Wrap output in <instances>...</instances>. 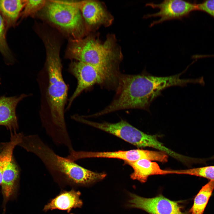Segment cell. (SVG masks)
<instances>
[{"instance_id": "2", "label": "cell", "mask_w": 214, "mask_h": 214, "mask_svg": "<svg viewBox=\"0 0 214 214\" xmlns=\"http://www.w3.org/2000/svg\"><path fill=\"white\" fill-rule=\"evenodd\" d=\"M186 71L168 76L153 75L145 71L140 74H120L116 93L112 102L98 112L102 116L122 110L139 109L149 111L151 103L163 89L174 86H184L195 83V79H182Z\"/></svg>"}, {"instance_id": "22", "label": "cell", "mask_w": 214, "mask_h": 214, "mask_svg": "<svg viewBox=\"0 0 214 214\" xmlns=\"http://www.w3.org/2000/svg\"><path fill=\"white\" fill-rule=\"evenodd\" d=\"M0 81H1V79L0 78V84H1Z\"/></svg>"}, {"instance_id": "3", "label": "cell", "mask_w": 214, "mask_h": 214, "mask_svg": "<svg viewBox=\"0 0 214 214\" xmlns=\"http://www.w3.org/2000/svg\"><path fill=\"white\" fill-rule=\"evenodd\" d=\"M93 33L81 39H70L66 57L97 67L118 81L123 56L115 36L109 34L102 42L98 34Z\"/></svg>"}, {"instance_id": "4", "label": "cell", "mask_w": 214, "mask_h": 214, "mask_svg": "<svg viewBox=\"0 0 214 214\" xmlns=\"http://www.w3.org/2000/svg\"><path fill=\"white\" fill-rule=\"evenodd\" d=\"M19 146L36 155L52 174L66 181L86 185L100 179L99 173L88 170L57 154L37 134L24 136Z\"/></svg>"}, {"instance_id": "9", "label": "cell", "mask_w": 214, "mask_h": 214, "mask_svg": "<svg viewBox=\"0 0 214 214\" xmlns=\"http://www.w3.org/2000/svg\"><path fill=\"white\" fill-rule=\"evenodd\" d=\"M128 206L143 210L150 214H186L178 202L162 195L152 198L142 197L130 193Z\"/></svg>"}, {"instance_id": "11", "label": "cell", "mask_w": 214, "mask_h": 214, "mask_svg": "<svg viewBox=\"0 0 214 214\" xmlns=\"http://www.w3.org/2000/svg\"><path fill=\"white\" fill-rule=\"evenodd\" d=\"M125 162L133 169V171L130 175L131 178L141 183L146 182L152 175L173 174V170L162 169L157 163L147 159Z\"/></svg>"}, {"instance_id": "10", "label": "cell", "mask_w": 214, "mask_h": 214, "mask_svg": "<svg viewBox=\"0 0 214 214\" xmlns=\"http://www.w3.org/2000/svg\"><path fill=\"white\" fill-rule=\"evenodd\" d=\"M31 94H22L18 96L0 97V125L5 126L11 131L18 129L16 109L18 103Z\"/></svg>"}, {"instance_id": "1", "label": "cell", "mask_w": 214, "mask_h": 214, "mask_svg": "<svg viewBox=\"0 0 214 214\" xmlns=\"http://www.w3.org/2000/svg\"><path fill=\"white\" fill-rule=\"evenodd\" d=\"M43 42L46 61L37 78L40 94L39 115L43 127L54 142L66 146L71 141L65 118L69 88L63 77L59 47L51 39Z\"/></svg>"}, {"instance_id": "8", "label": "cell", "mask_w": 214, "mask_h": 214, "mask_svg": "<svg viewBox=\"0 0 214 214\" xmlns=\"http://www.w3.org/2000/svg\"><path fill=\"white\" fill-rule=\"evenodd\" d=\"M78 5L89 34L101 26L107 27L114 18L102 2L95 0L78 1Z\"/></svg>"}, {"instance_id": "16", "label": "cell", "mask_w": 214, "mask_h": 214, "mask_svg": "<svg viewBox=\"0 0 214 214\" xmlns=\"http://www.w3.org/2000/svg\"><path fill=\"white\" fill-rule=\"evenodd\" d=\"M214 189V181H210L202 187L195 196L190 214H203Z\"/></svg>"}, {"instance_id": "17", "label": "cell", "mask_w": 214, "mask_h": 214, "mask_svg": "<svg viewBox=\"0 0 214 214\" xmlns=\"http://www.w3.org/2000/svg\"><path fill=\"white\" fill-rule=\"evenodd\" d=\"M17 145V142L11 139L4 143L0 150V185H1L4 170L13 157L15 147Z\"/></svg>"}, {"instance_id": "7", "label": "cell", "mask_w": 214, "mask_h": 214, "mask_svg": "<svg viewBox=\"0 0 214 214\" xmlns=\"http://www.w3.org/2000/svg\"><path fill=\"white\" fill-rule=\"evenodd\" d=\"M146 7L158 8V12L145 15L143 18L159 17L157 20L153 21L150 27L161 23L168 21L174 19L181 20L189 16L191 13L196 10V4L182 0H165L159 4L147 3Z\"/></svg>"}, {"instance_id": "14", "label": "cell", "mask_w": 214, "mask_h": 214, "mask_svg": "<svg viewBox=\"0 0 214 214\" xmlns=\"http://www.w3.org/2000/svg\"><path fill=\"white\" fill-rule=\"evenodd\" d=\"M26 0H0V14L7 30L15 26L26 4Z\"/></svg>"}, {"instance_id": "5", "label": "cell", "mask_w": 214, "mask_h": 214, "mask_svg": "<svg viewBox=\"0 0 214 214\" xmlns=\"http://www.w3.org/2000/svg\"><path fill=\"white\" fill-rule=\"evenodd\" d=\"M45 16L70 39L83 38L89 33L79 8L78 1H47Z\"/></svg>"}, {"instance_id": "20", "label": "cell", "mask_w": 214, "mask_h": 214, "mask_svg": "<svg viewBox=\"0 0 214 214\" xmlns=\"http://www.w3.org/2000/svg\"><path fill=\"white\" fill-rule=\"evenodd\" d=\"M47 1L26 0L21 14L22 19L33 15L44 7Z\"/></svg>"}, {"instance_id": "6", "label": "cell", "mask_w": 214, "mask_h": 214, "mask_svg": "<svg viewBox=\"0 0 214 214\" xmlns=\"http://www.w3.org/2000/svg\"><path fill=\"white\" fill-rule=\"evenodd\" d=\"M68 72L76 79L77 86L68 100L65 111L69 110L76 98L84 90L97 84L109 90H116L118 84L102 70L90 64L76 61L70 64Z\"/></svg>"}, {"instance_id": "23", "label": "cell", "mask_w": 214, "mask_h": 214, "mask_svg": "<svg viewBox=\"0 0 214 214\" xmlns=\"http://www.w3.org/2000/svg\"></svg>"}, {"instance_id": "21", "label": "cell", "mask_w": 214, "mask_h": 214, "mask_svg": "<svg viewBox=\"0 0 214 214\" xmlns=\"http://www.w3.org/2000/svg\"><path fill=\"white\" fill-rule=\"evenodd\" d=\"M196 10L206 12L214 18V0L205 1L196 4Z\"/></svg>"}, {"instance_id": "18", "label": "cell", "mask_w": 214, "mask_h": 214, "mask_svg": "<svg viewBox=\"0 0 214 214\" xmlns=\"http://www.w3.org/2000/svg\"><path fill=\"white\" fill-rule=\"evenodd\" d=\"M177 174H185L199 177L214 181V166L192 169L177 170Z\"/></svg>"}, {"instance_id": "19", "label": "cell", "mask_w": 214, "mask_h": 214, "mask_svg": "<svg viewBox=\"0 0 214 214\" xmlns=\"http://www.w3.org/2000/svg\"><path fill=\"white\" fill-rule=\"evenodd\" d=\"M7 31L4 21L0 14V52L5 59L10 60L12 56L6 39Z\"/></svg>"}, {"instance_id": "15", "label": "cell", "mask_w": 214, "mask_h": 214, "mask_svg": "<svg viewBox=\"0 0 214 214\" xmlns=\"http://www.w3.org/2000/svg\"><path fill=\"white\" fill-rule=\"evenodd\" d=\"M20 169L13 157L4 169L1 184L5 202L14 193L20 174Z\"/></svg>"}, {"instance_id": "12", "label": "cell", "mask_w": 214, "mask_h": 214, "mask_svg": "<svg viewBox=\"0 0 214 214\" xmlns=\"http://www.w3.org/2000/svg\"><path fill=\"white\" fill-rule=\"evenodd\" d=\"M66 157L73 161L82 158H117L131 162L138 160V149L106 152H91L73 150Z\"/></svg>"}, {"instance_id": "13", "label": "cell", "mask_w": 214, "mask_h": 214, "mask_svg": "<svg viewBox=\"0 0 214 214\" xmlns=\"http://www.w3.org/2000/svg\"><path fill=\"white\" fill-rule=\"evenodd\" d=\"M81 193L74 190L63 192L46 205L45 211L58 209L69 212L73 208L81 207L83 204L80 198Z\"/></svg>"}]
</instances>
